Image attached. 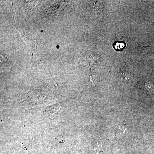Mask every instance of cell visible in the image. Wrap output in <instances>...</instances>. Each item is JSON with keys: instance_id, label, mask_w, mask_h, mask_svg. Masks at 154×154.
I'll use <instances>...</instances> for the list:
<instances>
[{"instance_id": "cell-1", "label": "cell", "mask_w": 154, "mask_h": 154, "mask_svg": "<svg viewBox=\"0 0 154 154\" xmlns=\"http://www.w3.org/2000/svg\"><path fill=\"white\" fill-rule=\"evenodd\" d=\"M119 77L122 81L126 82L130 78V73L126 69H121L119 71Z\"/></svg>"}, {"instance_id": "cell-2", "label": "cell", "mask_w": 154, "mask_h": 154, "mask_svg": "<svg viewBox=\"0 0 154 154\" xmlns=\"http://www.w3.org/2000/svg\"><path fill=\"white\" fill-rule=\"evenodd\" d=\"M125 47V44L122 42H117L115 43L114 45V48L116 49L120 50L122 49Z\"/></svg>"}, {"instance_id": "cell-3", "label": "cell", "mask_w": 154, "mask_h": 154, "mask_svg": "<svg viewBox=\"0 0 154 154\" xmlns=\"http://www.w3.org/2000/svg\"><path fill=\"white\" fill-rule=\"evenodd\" d=\"M146 87L148 91L154 93V85L153 84L151 83H146Z\"/></svg>"}]
</instances>
